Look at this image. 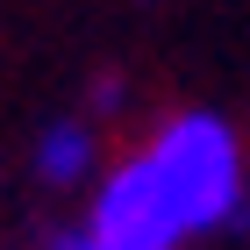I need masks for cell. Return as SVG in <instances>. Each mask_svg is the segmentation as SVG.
I'll return each instance as SVG.
<instances>
[{
    "mask_svg": "<svg viewBox=\"0 0 250 250\" xmlns=\"http://www.w3.org/2000/svg\"><path fill=\"white\" fill-rule=\"evenodd\" d=\"M36 165H43V179H79V172H93V129L58 122V129L36 143Z\"/></svg>",
    "mask_w": 250,
    "mask_h": 250,
    "instance_id": "3",
    "label": "cell"
},
{
    "mask_svg": "<svg viewBox=\"0 0 250 250\" xmlns=\"http://www.w3.org/2000/svg\"><path fill=\"white\" fill-rule=\"evenodd\" d=\"M50 250H115V243H100L93 229H58V236H50Z\"/></svg>",
    "mask_w": 250,
    "mask_h": 250,
    "instance_id": "4",
    "label": "cell"
},
{
    "mask_svg": "<svg viewBox=\"0 0 250 250\" xmlns=\"http://www.w3.org/2000/svg\"><path fill=\"white\" fill-rule=\"evenodd\" d=\"M93 236L115 243V250H179L193 236L186 222H179L165 179H157L150 150L122 157L115 172H107V186H100V200H93Z\"/></svg>",
    "mask_w": 250,
    "mask_h": 250,
    "instance_id": "2",
    "label": "cell"
},
{
    "mask_svg": "<svg viewBox=\"0 0 250 250\" xmlns=\"http://www.w3.org/2000/svg\"><path fill=\"white\" fill-rule=\"evenodd\" d=\"M143 150H150V165H157L186 229L236 222V208H243V150H236V129L222 115H179Z\"/></svg>",
    "mask_w": 250,
    "mask_h": 250,
    "instance_id": "1",
    "label": "cell"
}]
</instances>
